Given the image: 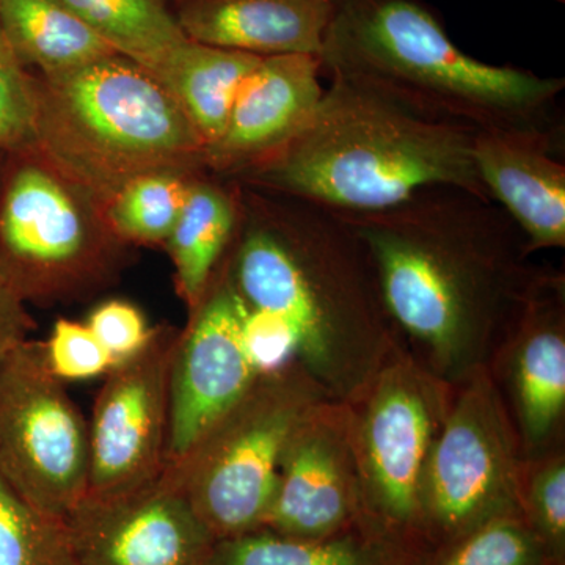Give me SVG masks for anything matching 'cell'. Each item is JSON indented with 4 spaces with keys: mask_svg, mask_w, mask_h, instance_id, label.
<instances>
[{
    "mask_svg": "<svg viewBox=\"0 0 565 565\" xmlns=\"http://www.w3.org/2000/svg\"><path fill=\"white\" fill-rule=\"evenodd\" d=\"M370 248L386 310L412 355L457 385L490 364L542 270L487 196L434 185L374 212H340Z\"/></svg>",
    "mask_w": 565,
    "mask_h": 565,
    "instance_id": "obj_1",
    "label": "cell"
},
{
    "mask_svg": "<svg viewBox=\"0 0 565 565\" xmlns=\"http://www.w3.org/2000/svg\"><path fill=\"white\" fill-rule=\"evenodd\" d=\"M237 185L241 223L225 258L234 288L322 392L349 403L404 344L370 248L340 212Z\"/></svg>",
    "mask_w": 565,
    "mask_h": 565,
    "instance_id": "obj_2",
    "label": "cell"
},
{
    "mask_svg": "<svg viewBox=\"0 0 565 565\" xmlns=\"http://www.w3.org/2000/svg\"><path fill=\"white\" fill-rule=\"evenodd\" d=\"M318 58L330 77L424 120L564 145L563 77L465 54L423 0H332Z\"/></svg>",
    "mask_w": 565,
    "mask_h": 565,
    "instance_id": "obj_3",
    "label": "cell"
},
{
    "mask_svg": "<svg viewBox=\"0 0 565 565\" xmlns=\"http://www.w3.org/2000/svg\"><path fill=\"white\" fill-rule=\"evenodd\" d=\"M330 79L299 136L232 181L349 214L386 210L434 185L490 199L476 170V132Z\"/></svg>",
    "mask_w": 565,
    "mask_h": 565,
    "instance_id": "obj_4",
    "label": "cell"
},
{
    "mask_svg": "<svg viewBox=\"0 0 565 565\" xmlns=\"http://www.w3.org/2000/svg\"><path fill=\"white\" fill-rule=\"evenodd\" d=\"M36 148L104 207L143 174L206 173L204 145L143 66L114 54L39 76Z\"/></svg>",
    "mask_w": 565,
    "mask_h": 565,
    "instance_id": "obj_5",
    "label": "cell"
},
{
    "mask_svg": "<svg viewBox=\"0 0 565 565\" xmlns=\"http://www.w3.org/2000/svg\"><path fill=\"white\" fill-rule=\"evenodd\" d=\"M128 247L106 207L39 150L0 177V281L24 302H82L117 281Z\"/></svg>",
    "mask_w": 565,
    "mask_h": 565,
    "instance_id": "obj_6",
    "label": "cell"
},
{
    "mask_svg": "<svg viewBox=\"0 0 565 565\" xmlns=\"http://www.w3.org/2000/svg\"><path fill=\"white\" fill-rule=\"evenodd\" d=\"M456 385L399 344L349 401L359 467L360 526L426 565L422 500L427 463L455 401Z\"/></svg>",
    "mask_w": 565,
    "mask_h": 565,
    "instance_id": "obj_7",
    "label": "cell"
},
{
    "mask_svg": "<svg viewBox=\"0 0 565 565\" xmlns=\"http://www.w3.org/2000/svg\"><path fill=\"white\" fill-rule=\"evenodd\" d=\"M323 399L330 397L296 360L264 371L161 478L188 500L215 541L262 530L286 446Z\"/></svg>",
    "mask_w": 565,
    "mask_h": 565,
    "instance_id": "obj_8",
    "label": "cell"
},
{
    "mask_svg": "<svg viewBox=\"0 0 565 565\" xmlns=\"http://www.w3.org/2000/svg\"><path fill=\"white\" fill-rule=\"evenodd\" d=\"M523 467L503 392L489 364L476 367L456 385L427 463L422 500L427 556L494 516L522 512Z\"/></svg>",
    "mask_w": 565,
    "mask_h": 565,
    "instance_id": "obj_9",
    "label": "cell"
},
{
    "mask_svg": "<svg viewBox=\"0 0 565 565\" xmlns=\"http://www.w3.org/2000/svg\"><path fill=\"white\" fill-rule=\"evenodd\" d=\"M88 424L47 367L41 341L0 364V478L43 514L65 520L88 490Z\"/></svg>",
    "mask_w": 565,
    "mask_h": 565,
    "instance_id": "obj_10",
    "label": "cell"
},
{
    "mask_svg": "<svg viewBox=\"0 0 565 565\" xmlns=\"http://www.w3.org/2000/svg\"><path fill=\"white\" fill-rule=\"evenodd\" d=\"M178 337L173 327H156L139 352L106 374L88 424L85 497H118L161 478L169 455L170 371Z\"/></svg>",
    "mask_w": 565,
    "mask_h": 565,
    "instance_id": "obj_11",
    "label": "cell"
},
{
    "mask_svg": "<svg viewBox=\"0 0 565 565\" xmlns=\"http://www.w3.org/2000/svg\"><path fill=\"white\" fill-rule=\"evenodd\" d=\"M189 313L170 371L167 465L188 455L263 373L248 341L247 308L225 262Z\"/></svg>",
    "mask_w": 565,
    "mask_h": 565,
    "instance_id": "obj_12",
    "label": "cell"
},
{
    "mask_svg": "<svg viewBox=\"0 0 565 565\" xmlns=\"http://www.w3.org/2000/svg\"><path fill=\"white\" fill-rule=\"evenodd\" d=\"M359 467L348 403L316 404L286 446L262 530L322 539L360 525Z\"/></svg>",
    "mask_w": 565,
    "mask_h": 565,
    "instance_id": "obj_13",
    "label": "cell"
},
{
    "mask_svg": "<svg viewBox=\"0 0 565 565\" xmlns=\"http://www.w3.org/2000/svg\"><path fill=\"white\" fill-rule=\"evenodd\" d=\"M77 565H212L215 541L162 478L118 497H85L66 516Z\"/></svg>",
    "mask_w": 565,
    "mask_h": 565,
    "instance_id": "obj_14",
    "label": "cell"
},
{
    "mask_svg": "<svg viewBox=\"0 0 565 565\" xmlns=\"http://www.w3.org/2000/svg\"><path fill=\"white\" fill-rule=\"evenodd\" d=\"M511 393L523 459L559 449L565 418V278L545 273L490 364Z\"/></svg>",
    "mask_w": 565,
    "mask_h": 565,
    "instance_id": "obj_15",
    "label": "cell"
},
{
    "mask_svg": "<svg viewBox=\"0 0 565 565\" xmlns=\"http://www.w3.org/2000/svg\"><path fill=\"white\" fill-rule=\"evenodd\" d=\"M316 55L262 57L245 79L222 136L204 148L206 173L236 180L299 136L323 88Z\"/></svg>",
    "mask_w": 565,
    "mask_h": 565,
    "instance_id": "obj_16",
    "label": "cell"
},
{
    "mask_svg": "<svg viewBox=\"0 0 565 565\" xmlns=\"http://www.w3.org/2000/svg\"><path fill=\"white\" fill-rule=\"evenodd\" d=\"M564 145L519 134L475 136L479 180L525 234L527 252L565 247Z\"/></svg>",
    "mask_w": 565,
    "mask_h": 565,
    "instance_id": "obj_17",
    "label": "cell"
},
{
    "mask_svg": "<svg viewBox=\"0 0 565 565\" xmlns=\"http://www.w3.org/2000/svg\"><path fill=\"white\" fill-rule=\"evenodd\" d=\"M173 13L199 43L256 57H318L332 0H177Z\"/></svg>",
    "mask_w": 565,
    "mask_h": 565,
    "instance_id": "obj_18",
    "label": "cell"
},
{
    "mask_svg": "<svg viewBox=\"0 0 565 565\" xmlns=\"http://www.w3.org/2000/svg\"><path fill=\"white\" fill-rule=\"evenodd\" d=\"M193 178L188 200L166 247L172 258L174 285L189 311L210 288L241 223L239 185Z\"/></svg>",
    "mask_w": 565,
    "mask_h": 565,
    "instance_id": "obj_19",
    "label": "cell"
},
{
    "mask_svg": "<svg viewBox=\"0 0 565 565\" xmlns=\"http://www.w3.org/2000/svg\"><path fill=\"white\" fill-rule=\"evenodd\" d=\"M259 61L188 39L152 76L173 96L206 148L222 136L241 88Z\"/></svg>",
    "mask_w": 565,
    "mask_h": 565,
    "instance_id": "obj_20",
    "label": "cell"
},
{
    "mask_svg": "<svg viewBox=\"0 0 565 565\" xmlns=\"http://www.w3.org/2000/svg\"><path fill=\"white\" fill-rule=\"evenodd\" d=\"M0 28L22 63L39 76L117 54L62 0H0Z\"/></svg>",
    "mask_w": 565,
    "mask_h": 565,
    "instance_id": "obj_21",
    "label": "cell"
},
{
    "mask_svg": "<svg viewBox=\"0 0 565 565\" xmlns=\"http://www.w3.org/2000/svg\"><path fill=\"white\" fill-rule=\"evenodd\" d=\"M212 565H419L356 525L322 539L256 530L217 541Z\"/></svg>",
    "mask_w": 565,
    "mask_h": 565,
    "instance_id": "obj_22",
    "label": "cell"
},
{
    "mask_svg": "<svg viewBox=\"0 0 565 565\" xmlns=\"http://www.w3.org/2000/svg\"><path fill=\"white\" fill-rule=\"evenodd\" d=\"M121 57L154 74L189 39L163 0H62Z\"/></svg>",
    "mask_w": 565,
    "mask_h": 565,
    "instance_id": "obj_23",
    "label": "cell"
},
{
    "mask_svg": "<svg viewBox=\"0 0 565 565\" xmlns=\"http://www.w3.org/2000/svg\"><path fill=\"white\" fill-rule=\"evenodd\" d=\"M199 174L158 172L129 182L106 206L111 230L126 244L166 245Z\"/></svg>",
    "mask_w": 565,
    "mask_h": 565,
    "instance_id": "obj_24",
    "label": "cell"
},
{
    "mask_svg": "<svg viewBox=\"0 0 565 565\" xmlns=\"http://www.w3.org/2000/svg\"><path fill=\"white\" fill-rule=\"evenodd\" d=\"M0 565H77L66 520L36 511L2 478Z\"/></svg>",
    "mask_w": 565,
    "mask_h": 565,
    "instance_id": "obj_25",
    "label": "cell"
},
{
    "mask_svg": "<svg viewBox=\"0 0 565 565\" xmlns=\"http://www.w3.org/2000/svg\"><path fill=\"white\" fill-rule=\"evenodd\" d=\"M426 565H556L522 512L494 516L437 550Z\"/></svg>",
    "mask_w": 565,
    "mask_h": 565,
    "instance_id": "obj_26",
    "label": "cell"
},
{
    "mask_svg": "<svg viewBox=\"0 0 565 565\" xmlns=\"http://www.w3.org/2000/svg\"><path fill=\"white\" fill-rule=\"evenodd\" d=\"M522 515L556 565L565 559V456L563 449L525 460Z\"/></svg>",
    "mask_w": 565,
    "mask_h": 565,
    "instance_id": "obj_27",
    "label": "cell"
},
{
    "mask_svg": "<svg viewBox=\"0 0 565 565\" xmlns=\"http://www.w3.org/2000/svg\"><path fill=\"white\" fill-rule=\"evenodd\" d=\"M36 74L22 63L0 28V151L36 148Z\"/></svg>",
    "mask_w": 565,
    "mask_h": 565,
    "instance_id": "obj_28",
    "label": "cell"
},
{
    "mask_svg": "<svg viewBox=\"0 0 565 565\" xmlns=\"http://www.w3.org/2000/svg\"><path fill=\"white\" fill-rule=\"evenodd\" d=\"M47 367L58 381H85L106 375L115 366L110 352L87 323L58 319L43 343Z\"/></svg>",
    "mask_w": 565,
    "mask_h": 565,
    "instance_id": "obj_29",
    "label": "cell"
},
{
    "mask_svg": "<svg viewBox=\"0 0 565 565\" xmlns=\"http://www.w3.org/2000/svg\"><path fill=\"white\" fill-rule=\"evenodd\" d=\"M87 326L114 356L115 364L139 352L152 333L139 308L125 300H109L96 307Z\"/></svg>",
    "mask_w": 565,
    "mask_h": 565,
    "instance_id": "obj_30",
    "label": "cell"
},
{
    "mask_svg": "<svg viewBox=\"0 0 565 565\" xmlns=\"http://www.w3.org/2000/svg\"><path fill=\"white\" fill-rule=\"evenodd\" d=\"M33 329L35 321L25 303L0 281V364L29 341Z\"/></svg>",
    "mask_w": 565,
    "mask_h": 565,
    "instance_id": "obj_31",
    "label": "cell"
},
{
    "mask_svg": "<svg viewBox=\"0 0 565 565\" xmlns=\"http://www.w3.org/2000/svg\"><path fill=\"white\" fill-rule=\"evenodd\" d=\"M6 152L0 151V177H2L3 163H6Z\"/></svg>",
    "mask_w": 565,
    "mask_h": 565,
    "instance_id": "obj_32",
    "label": "cell"
},
{
    "mask_svg": "<svg viewBox=\"0 0 565 565\" xmlns=\"http://www.w3.org/2000/svg\"><path fill=\"white\" fill-rule=\"evenodd\" d=\"M555 2H564V0H555Z\"/></svg>",
    "mask_w": 565,
    "mask_h": 565,
    "instance_id": "obj_33",
    "label": "cell"
}]
</instances>
